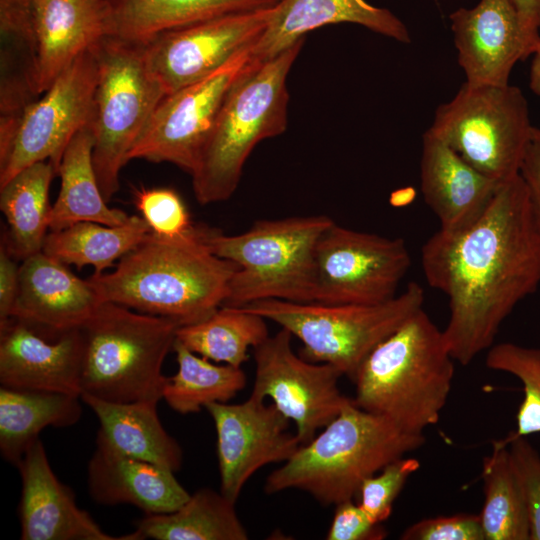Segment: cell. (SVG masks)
<instances>
[{
    "label": "cell",
    "mask_w": 540,
    "mask_h": 540,
    "mask_svg": "<svg viewBox=\"0 0 540 540\" xmlns=\"http://www.w3.org/2000/svg\"><path fill=\"white\" fill-rule=\"evenodd\" d=\"M337 23L358 24L399 42H410L408 29L398 17L365 0H281L250 50L251 59L272 58L304 40L308 32Z\"/></svg>",
    "instance_id": "cell-23"
},
{
    "label": "cell",
    "mask_w": 540,
    "mask_h": 540,
    "mask_svg": "<svg viewBox=\"0 0 540 540\" xmlns=\"http://www.w3.org/2000/svg\"><path fill=\"white\" fill-rule=\"evenodd\" d=\"M304 40L278 55L250 60L230 88L193 172L192 185L201 205L229 199L254 147L287 128V75Z\"/></svg>",
    "instance_id": "cell-5"
},
{
    "label": "cell",
    "mask_w": 540,
    "mask_h": 540,
    "mask_svg": "<svg viewBox=\"0 0 540 540\" xmlns=\"http://www.w3.org/2000/svg\"><path fill=\"white\" fill-rule=\"evenodd\" d=\"M512 1L518 13L523 31L535 51L540 42V0Z\"/></svg>",
    "instance_id": "cell-44"
},
{
    "label": "cell",
    "mask_w": 540,
    "mask_h": 540,
    "mask_svg": "<svg viewBox=\"0 0 540 540\" xmlns=\"http://www.w3.org/2000/svg\"><path fill=\"white\" fill-rule=\"evenodd\" d=\"M411 257L402 238L338 225L323 232L316 248L314 302L378 304L395 297Z\"/></svg>",
    "instance_id": "cell-12"
},
{
    "label": "cell",
    "mask_w": 540,
    "mask_h": 540,
    "mask_svg": "<svg viewBox=\"0 0 540 540\" xmlns=\"http://www.w3.org/2000/svg\"><path fill=\"white\" fill-rule=\"evenodd\" d=\"M265 320L241 308L221 306L199 322L179 326L176 339L202 357L241 367L249 349L270 336Z\"/></svg>",
    "instance_id": "cell-33"
},
{
    "label": "cell",
    "mask_w": 540,
    "mask_h": 540,
    "mask_svg": "<svg viewBox=\"0 0 540 540\" xmlns=\"http://www.w3.org/2000/svg\"><path fill=\"white\" fill-rule=\"evenodd\" d=\"M93 146L91 123L79 130L67 145L57 172L61 186L51 209L50 231L79 222L117 226L129 220L130 215L124 211L107 206L93 166Z\"/></svg>",
    "instance_id": "cell-27"
},
{
    "label": "cell",
    "mask_w": 540,
    "mask_h": 540,
    "mask_svg": "<svg viewBox=\"0 0 540 540\" xmlns=\"http://www.w3.org/2000/svg\"><path fill=\"white\" fill-rule=\"evenodd\" d=\"M420 467L416 458L396 459L365 479L358 491V503L375 523L386 521L408 478Z\"/></svg>",
    "instance_id": "cell-37"
},
{
    "label": "cell",
    "mask_w": 540,
    "mask_h": 540,
    "mask_svg": "<svg viewBox=\"0 0 540 540\" xmlns=\"http://www.w3.org/2000/svg\"><path fill=\"white\" fill-rule=\"evenodd\" d=\"M421 266L429 286L448 298L443 336L466 366L494 345L503 321L540 284V231L521 175L502 183L469 227L428 238Z\"/></svg>",
    "instance_id": "cell-1"
},
{
    "label": "cell",
    "mask_w": 540,
    "mask_h": 540,
    "mask_svg": "<svg viewBox=\"0 0 540 540\" xmlns=\"http://www.w3.org/2000/svg\"><path fill=\"white\" fill-rule=\"evenodd\" d=\"M57 172L50 161L34 163L0 186V209L8 230L4 246L16 258L42 251L52 206L49 188Z\"/></svg>",
    "instance_id": "cell-30"
},
{
    "label": "cell",
    "mask_w": 540,
    "mask_h": 540,
    "mask_svg": "<svg viewBox=\"0 0 540 540\" xmlns=\"http://www.w3.org/2000/svg\"><path fill=\"white\" fill-rule=\"evenodd\" d=\"M532 128L521 89L465 82L436 109L427 131L476 170L504 183L520 174Z\"/></svg>",
    "instance_id": "cell-10"
},
{
    "label": "cell",
    "mask_w": 540,
    "mask_h": 540,
    "mask_svg": "<svg viewBox=\"0 0 540 540\" xmlns=\"http://www.w3.org/2000/svg\"><path fill=\"white\" fill-rule=\"evenodd\" d=\"M88 489L100 505L130 504L146 515L173 512L191 495L172 470L97 447L88 463Z\"/></svg>",
    "instance_id": "cell-24"
},
{
    "label": "cell",
    "mask_w": 540,
    "mask_h": 540,
    "mask_svg": "<svg viewBox=\"0 0 540 540\" xmlns=\"http://www.w3.org/2000/svg\"><path fill=\"white\" fill-rule=\"evenodd\" d=\"M425 440L424 434L406 432L352 399L322 432L266 478L264 490L267 494L301 490L325 506L336 505L355 499L365 479L417 450Z\"/></svg>",
    "instance_id": "cell-4"
},
{
    "label": "cell",
    "mask_w": 540,
    "mask_h": 540,
    "mask_svg": "<svg viewBox=\"0 0 540 540\" xmlns=\"http://www.w3.org/2000/svg\"><path fill=\"white\" fill-rule=\"evenodd\" d=\"M22 489L19 519L22 540H126L105 533L76 503L72 490L54 474L37 438L16 466Z\"/></svg>",
    "instance_id": "cell-19"
},
{
    "label": "cell",
    "mask_w": 540,
    "mask_h": 540,
    "mask_svg": "<svg viewBox=\"0 0 540 540\" xmlns=\"http://www.w3.org/2000/svg\"><path fill=\"white\" fill-rule=\"evenodd\" d=\"M134 202L151 232L160 237H180L194 226L183 200L173 189L141 188L135 191Z\"/></svg>",
    "instance_id": "cell-38"
},
{
    "label": "cell",
    "mask_w": 540,
    "mask_h": 540,
    "mask_svg": "<svg viewBox=\"0 0 540 540\" xmlns=\"http://www.w3.org/2000/svg\"><path fill=\"white\" fill-rule=\"evenodd\" d=\"M508 449L526 500L530 540H540V455L525 437L510 441Z\"/></svg>",
    "instance_id": "cell-39"
},
{
    "label": "cell",
    "mask_w": 540,
    "mask_h": 540,
    "mask_svg": "<svg viewBox=\"0 0 540 540\" xmlns=\"http://www.w3.org/2000/svg\"><path fill=\"white\" fill-rule=\"evenodd\" d=\"M414 198V191L411 188L400 189L392 193L390 203L395 207L408 205Z\"/></svg>",
    "instance_id": "cell-46"
},
{
    "label": "cell",
    "mask_w": 540,
    "mask_h": 540,
    "mask_svg": "<svg viewBox=\"0 0 540 540\" xmlns=\"http://www.w3.org/2000/svg\"><path fill=\"white\" fill-rule=\"evenodd\" d=\"M481 477L484 504L479 516L485 540H530L526 500L508 446L492 442Z\"/></svg>",
    "instance_id": "cell-34"
},
{
    "label": "cell",
    "mask_w": 540,
    "mask_h": 540,
    "mask_svg": "<svg viewBox=\"0 0 540 540\" xmlns=\"http://www.w3.org/2000/svg\"><path fill=\"white\" fill-rule=\"evenodd\" d=\"M387 533L381 523H375L354 499L335 505L327 540H382Z\"/></svg>",
    "instance_id": "cell-41"
},
{
    "label": "cell",
    "mask_w": 540,
    "mask_h": 540,
    "mask_svg": "<svg viewBox=\"0 0 540 540\" xmlns=\"http://www.w3.org/2000/svg\"><path fill=\"white\" fill-rule=\"evenodd\" d=\"M150 232L146 221L138 215L130 216L126 223L117 226L79 222L59 231H50L42 252L79 269L93 266L94 274H101Z\"/></svg>",
    "instance_id": "cell-32"
},
{
    "label": "cell",
    "mask_w": 540,
    "mask_h": 540,
    "mask_svg": "<svg viewBox=\"0 0 540 540\" xmlns=\"http://www.w3.org/2000/svg\"><path fill=\"white\" fill-rule=\"evenodd\" d=\"M36 63L34 0H0V119L39 97Z\"/></svg>",
    "instance_id": "cell-28"
},
{
    "label": "cell",
    "mask_w": 540,
    "mask_h": 540,
    "mask_svg": "<svg viewBox=\"0 0 540 540\" xmlns=\"http://www.w3.org/2000/svg\"><path fill=\"white\" fill-rule=\"evenodd\" d=\"M98 64L91 128L92 161L101 193L119 190V173L166 95L146 57L145 43L108 35L93 46Z\"/></svg>",
    "instance_id": "cell-9"
},
{
    "label": "cell",
    "mask_w": 540,
    "mask_h": 540,
    "mask_svg": "<svg viewBox=\"0 0 540 540\" xmlns=\"http://www.w3.org/2000/svg\"><path fill=\"white\" fill-rule=\"evenodd\" d=\"M458 62L470 85L505 86L519 60L533 54L512 0H480L450 15Z\"/></svg>",
    "instance_id": "cell-17"
},
{
    "label": "cell",
    "mask_w": 540,
    "mask_h": 540,
    "mask_svg": "<svg viewBox=\"0 0 540 540\" xmlns=\"http://www.w3.org/2000/svg\"><path fill=\"white\" fill-rule=\"evenodd\" d=\"M4 244L0 247V326L11 318L18 292L19 267Z\"/></svg>",
    "instance_id": "cell-42"
},
{
    "label": "cell",
    "mask_w": 540,
    "mask_h": 540,
    "mask_svg": "<svg viewBox=\"0 0 540 540\" xmlns=\"http://www.w3.org/2000/svg\"><path fill=\"white\" fill-rule=\"evenodd\" d=\"M402 540H485L479 514L459 513L422 519L401 534Z\"/></svg>",
    "instance_id": "cell-40"
},
{
    "label": "cell",
    "mask_w": 540,
    "mask_h": 540,
    "mask_svg": "<svg viewBox=\"0 0 540 540\" xmlns=\"http://www.w3.org/2000/svg\"><path fill=\"white\" fill-rule=\"evenodd\" d=\"M179 324L102 302L79 328L81 394L110 402L160 401L169 377L162 365Z\"/></svg>",
    "instance_id": "cell-7"
},
{
    "label": "cell",
    "mask_w": 540,
    "mask_h": 540,
    "mask_svg": "<svg viewBox=\"0 0 540 540\" xmlns=\"http://www.w3.org/2000/svg\"><path fill=\"white\" fill-rule=\"evenodd\" d=\"M485 364L489 369L514 375L523 384L524 398L516 415V429L496 442L508 446L515 438L540 433V348L511 342L494 344L488 349Z\"/></svg>",
    "instance_id": "cell-36"
},
{
    "label": "cell",
    "mask_w": 540,
    "mask_h": 540,
    "mask_svg": "<svg viewBox=\"0 0 540 540\" xmlns=\"http://www.w3.org/2000/svg\"><path fill=\"white\" fill-rule=\"evenodd\" d=\"M293 335L281 328L254 348L256 373L251 396L269 397L296 425L301 445L310 442L352 399L338 387L343 376L327 363L310 362L294 353Z\"/></svg>",
    "instance_id": "cell-13"
},
{
    "label": "cell",
    "mask_w": 540,
    "mask_h": 540,
    "mask_svg": "<svg viewBox=\"0 0 540 540\" xmlns=\"http://www.w3.org/2000/svg\"><path fill=\"white\" fill-rule=\"evenodd\" d=\"M238 268L213 254L194 225L176 238L150 232L119 259L115 270L93 273L87 280L102 302L184 326L207 318L222 306Z\"/></svg>",
    "instance_id": "cell-2"
},
{
    "label": "cell",
    "mask_w": 540,
    "mask_h": 540,
    "mask_svg": "<svg viewBox=\"0 0 540 540\" xmlns=\"http://www.w3.org/2000/svg\"><path fill=\"white\" fill-rule=\"evenodd\" d=\"M235 505L221 492L201 488L173 512L146 515L132 534L134 540H247Z\"/></svg>",
    "instance_id": "cell-31"
},
{
    "label": "cell",
    "mask_w": 540,
    "mask_h": 540,
    "mask_svg": "<svg viewBox=\"0 0 540 540\" xmlns=\"http://www.w3.org/2000/svg\"><path fill=\"white\" fill-rule=\"evenodd\" d=\"M217 434L220 492L233 502L260 468L287 461L301 446L288 431L290 420L254 396L239 404L210 403Z\"/></svg>",
    "instance_id": "cell-16"
},
{
    "label": "cell",
    "mask_w": 540,
    "mask_h": 540,
    "mask_svg": "<svg viewBox=\"0 0 540 540\" xmlns=\"http://www.w3.org/2000/svg\"><path fill=\"white\" fill-rule=\"evenodd\" d=\"M501 184L469 165L440 138L423 134L420 188L440 222L439 230L454 233L469 227Z\"/></svg>",
    "instance_id": "cell-21"
},
{
    "label": "cell",
    "mask_w": 540,
    "mask_h": 540,
    "mask_svg": "<svg viewBox=\"0 0 540 540\" xmlns=\"http://www.w3.org/2000/svg\"><path fill=\"white\" fill-rule=\"evenodd\" d=\"M173 351L178 369L169 377L163 399L178 413H195L210 403H227L246 386L241 367L213 364L177 339Z\"/></svg>",
    "instance_id": "cell-35"
},
{
    "label": "cell",
    "mask_w": 540,
    "mask_h": 540,
    "mask_svg": "<svg viewBox=\"0 0 540 540\" xmlns=\"http://www.w3.org/2000/svg\"><path fill=\"white\" fill-rule=\"evenodd\" d=\"M333 222L327 215L259 220L237 235L195 225L213 254L239 267L222 306L240 308L267 299L314 302L317 243Z\"/></svg>",
    "instance_id": "cell-6"
},
{
    "label": "cell",
    "mask_w": 540,
    "mask_h": 540,
    "mask_svg": "<svg viewBox=\"0 0 540 540\" xmlns=\"http://www.w3.org/2000/svg\"><path fill=\"white\" fill-rule=\"evenodd\" d=\"M520 175L529 193L535 223L540 231V139L532 137L522 165Z\"/></svg>",
    "instance_id": "cell-43"
},
{
    "label": "cell",
    "mask_w": 540,
    "mask_h": 540,
    "mask_svg": "<svg viewBox=\"0 0 540 540\" xmlns=\"http://www.w3.org/2000/svg\"><path fill=\"white\" fill-rule=\"evenodd\" d=\"M34 24L38 96L80 54L112 34L106 0H34Z\"/></svg>",
    "instance_id": "cell-22"
},
{
    "label": "cell",
    "mask_w": 540,
    "mask_h": 540,
    "mask_svg": "<svg viewBox=\"0 0 540 540\" xmlns=\"http://www.w3.org/2000/svg\"><path fill=\"white\" fill-rule=\"evenodd\" d=\"M97 77L92 47L55 78L42 98L0 119V186L41 161H50L58 172L71 139L91 123Z\"/></svg>",
    "instance_id": "cell-11"
},
{
    "label": "cell",
    "mask_w": 540,
    "mask_h": 540,
    "mask_svg": "<svg viewBox=\"0 0 540 540\" xmlns=\"http://www.w3.org/2000/svg\"><path fill=\"white\" fill-rule=\"evenodd\" d=\"M531 136L534 137V138H539L540 139V129L536 128V127H533Z\"/></svg>",
    "instance_id": "cell-47"
},
{
    "label": "cell",
    "mask_w": 540,
    "mask_h": 540,
    "mask_svg": "<svg viewBox=\"0 0 540 540\" xmlns=\"http://www.w3.org/2000/svg\"><path fill=\"white\" fill-rule=\"evenodd\" d=\"M272 9L214 17L160 33L145 43L148 64L165 93L199 81L251 50Z\"/></svg>",
    "instance_id": "cell-15"
},
{
    "label": "cell",
    "mask_w": 540,
    "mask_h": 540,
    "mask_svg": "<svg viewBox=\"0 0 540 540\" xmlns=\"http://www.w3.org/2000/svg\"><path fill=\"white\" fill-rule=\"evenodd\" d=\"M454 361L443 330L422 308L364 359L353 401L406 432L424 434L447 403Z\"/></svg>",
    "instance_id": "cell-3"
},
{
    "label": "cell",
    "mask_w": 540,
    "mask_h": 540,
    "mask_svg": "<svg viewBox=\"0 0 540 540\" xmlns=\"http://www.w3.org/2000/svg\"><path fill=\"white\" fill-rule=\"evenodd\" d=\"M529 85L532 92L540 97V42L533 52Z\"/></svg>",
    "instance_id": "cell-45"
},
{
    "label": "cell",
    "mask_w": 540,
    "mask_h": 540,
    "mask_svg": "<svg viewBox=\"0 0 540 540\" xmlns=\"http://www.w3.org/2000/svg\"><path fill=\"white\" fill-rule=\"evenodd\" d=\"M112 36L147 43L160 33L234 13L274 8L281 0H106Z\"/></svg>",
    "instance_id": "cell-26"
},
{
    "label": "cell",
    "mask_w": 540,
    "mask_h": 540,
    "mask_svg": "<svg viewBox=\"0 0 540 540\" xmlns=\"http://www.w3.org/2000/svg\"><path fill=\"white\" fill-rule=\"evenodd\" d=\"M80 397L98 418L97 448L175 473L181 468L182 449L164 429L157 413L158 401L110 402L85 393Z\"/></svg>",
    "instance_id": "cell-25"
},
{
    "label": "cell",
    "mask_w": 540,
    "mask_h": 540,
    "mask_svg": "<svg viewBox=\"0 0 540 540\" xmlns=\"http://www.w3.org/2000/svg\"><path fill=\"white\" fill-rule=\"evenodd\" d=\"M102 303L87 279L67 265L36 253L19 266L18 292L11 318L53 334L80 328Z\"/></svg>",
    "instance_id": "cell-20"
},
{
    "label": "cell",
    "mask_w": 540,
    "mask_h": 540,
    "mask_svg": "<svg viewBox=\"0 0 540 540\" xmlns=\"http://www.w3.org/2000/svg\"><path fill=\"white\" fill-rule=\"evenodd\" d=\"M250 60V50L192 84L166 94L128 154L195 171L217 116L234 81Z\"/></svg>",
    "instance_id": "cell-14"
},
{
    "label": "cell",
    "mask_w": 540,
    "mask_h": 540,
    "mask_svg": "<svg viewBox=\"0 0 540 540\" xmlns=\"http://www.w3.org/2000/svg\"><path fill=\"white\" fill-rule=\"evenodd\" d=\"M81 363L79 328L49 341L15 318L0 326L1 386L81 396Z\"/></svg>",
    "instance_id": "cell-18"
},
{
    "label": "cell",
    "mask_w": 540,
    "mask_h": 540,
    "mask_svg": "<svg viewBox=\"0 0 540 540\" xmlns=\"http://www.w3.org/2000/svg\"><path fill=\"white\" fill-rule=\"evenodd\" d=\"M79 395L0 388V451L17 466L28 447L48 426L67 427L81 416Z\"/></svg>",
    "instance_id": "cell-29"
},
{
    "label": "cell",
    "mask_w": 540,
    "mask_h": 540,
    "mask_svg": "<svg viewBox=\"0 0 540 540\" xmlns=\"http://www.w3.org/2000/svg\"><path fill=\"white\" fill-rule=\"evenodd\" d=\"M424 300L422 286L410 282L402 293L378 304L267 299L240 308L289 330L303 344L301 357L330 364L353 382L369 353L422 309Z\"/></svg>",
    "instance_id": "cell-8"
}]
</instances>
